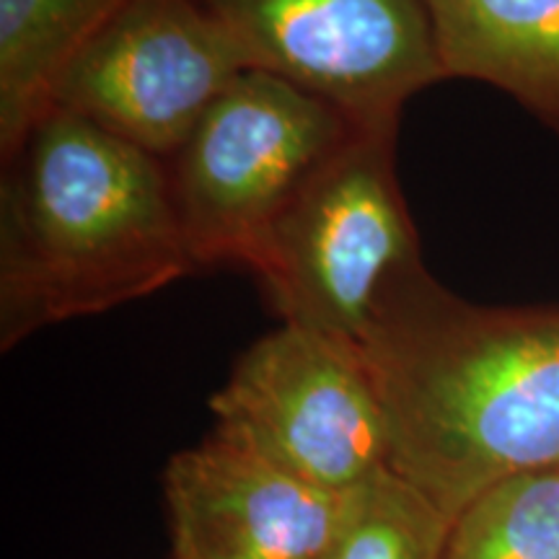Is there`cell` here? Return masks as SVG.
Segmentation results:
<instances>
[{
  "label": "cell",
  "mask_w": 559,
  "mask_h": 559,
  "mask_svg": "<svg viewBox=\"0 0 559 559\" xmlns=\"http://www.w3.org/2000/svg\"><path fill=\"white\" fill-rule=\"evenodd\" d=\"M358 353L386 412L391 469L449 521L498 481L559 464V309H479L425 270Z\"/></svg>",
  "instance_id": "cell-1"
},
{
  "label": "cell",
  "mask_w": 559,
  "mask_h": 559,
  "mask_svg": "<svg viewBox=\"0 0 559 559\" xmlns=\"http://www.w3.org/2000/svg\"><path fill=\"white\" fill-rule=\"evenodd\" d=\"M0 347L151 296L194 267L156 156L50 107L9 158Z\"/></svg>",
  "instance_id": "cell-2"
},
{
  "label": "cell",
  "mask_w": 559,
  "mask_h": 559,
  "mask_svg": "<svg viewBox=\"0 0 559 559\" xmlns=\"http://www.w3.org/2000/svg\"><path fill=\"white\" fill-rule=\"evenodd\" d=\"M394 140L355 132L272 226L254 275L283 324L358 347L383 304L425 272Z\"/></svg>",
  "instance_id": "cell-3"
},
{
  "label": "cell",
  "mask_w": 559,
  "mask_h": 559,
  "mask_svg": "<svg viewBox=\"0 0 559 559\" xmlns=\"http://www.w3.org/2000/svg\"><path fill=\"white\" fill-rule=\"evenodd\" d=\"M355 132L337 107L296 83L241 73L177 153L171 190L194 267L254 272L283 210Z\"/></svg>",
  "instance_id": "cell-4"
},
{
  "label": "cell",
  "mask_w": 559,
  "mask_h": 559,
  "mask_svg": "<svg viewBox=\"0 0 559 559\" xmlns=\"http://www.w3.org/2000/svg\"><path fill=\"white\" fill-rule=\"evenodd\" d=\"M213 430L280 469L349 492L391 469L383 404L358 347L280 324L236 360L210 400Z\"/></svg>",
  "instance_id": "cell-5"
},
{
  "label": "cell",
  "mask_w": 559,
  "mask_h": 559,
  "mask_svg": "<svg viewBox=\"0 0 559 559\" xmlns=\"http://www.w3.org/2000/svg\"><path fill=\"white\" fill-rule=\"evenodd\" d=\"M247 55L330 102L362 132L396 135L417 91L445 79L425 0H205Z\"/></svg>",
  "instance_id": "cell-6"
},
{
  "label": "cell",
  "mask_w": 559,
  "mask_h": 559,
  "mask_svg": "<svg viewBox=\"0 0 559 559\" xmlns=\"http://www.w3.org/2000/svg\"><path fill=\"white\" fill-rule=\"evenodd\" d=\"M247 70V55L207 9L132 0L68 60L50 107L158 158L179 153Z\"/></svg>",
  "instance_id": "cell-7"
},
{
  "label": "cell",
  "mask_w": 559,
  "mask_h": 559,
  "mask_svg": "<svg viewBox=\"0 0 559 559\" xmlns=\"http://www.w3.org/2000/svg\"><path fill=\"white\" fill-rule=\"evenodd\" d=\"M171 559H319L345 519L349 492L280 469L210 430L164 472Z\"/></svg>",
  "instance_id": "cell-8"
},
{
  "label": "cell",
  "mask_w": 559,
  "mask_h": 559,
  "mask_svg": "<svg viewBox=\"0 0 559 559\" xmlns=\"http://www.w3.org/2000/svg\"><path fill=\"white\" fill-rule=\"evenodd\" d=\"M443 75L498 86L559 124V0H425Z\"/></svg>",
  "instance_id": "cell-9"
},
{
  "label": "cell",
  "mask_w": 559,
  "mask_h": 559,
  "mask_svg": "<svg viewBox=\"0 0 559 559\" xmlns=\"http://www.w3.org/2000/svg\"><path fill=\"white\" fill-rule=\"evenodd\" d=\"M132 0H0V145L9 160L50 109L62 68Z\"/></svg>",
  "instance_id": "cell-10"
},
{
  "label": "cell",
  "mask_w": 559,
  "mask_h": 559,
  "mask_svg": "<svg viewBox=\"0 0 559 559\" xmlns=\"http://www.w3.org/2000/svg\"><path fill=\"white\" fill-rule=\"evenodd\" d=\"M443 559H559V464L474 498L451 521Z\"/></svg>",
  "instance_id": "cell-11"
},
{
  "label": "cell",
  "mask_w": 559,
  "mask_h": 559,
  "mask_svg": "<svg viewBox=\"0 0 559 559\" xmlns=\"http://www.w3.org/2000/svg\"><path fill=\"white\" fill-rule=\"evenodd\" d=\"M451 521L394 469L349 489L345 519L319 559H443Z\"/></svg>",
  "instance_id": "cell-12"
}]
</instances>
